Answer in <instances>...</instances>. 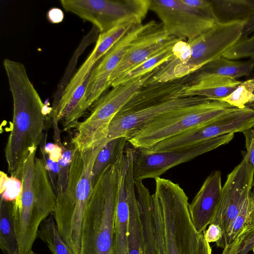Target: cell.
<instances>
[{
	"label": "cell",
	"instance_id": "obj_26",
	"mask_svg": "<svg viewBox=\"0 0 254 254\" xmlns=\"http://www.w3.org/2000/svg\"><path fill=\"white\" fill-rule=\"evenodd\" d=\"M13 208L12 201L0 198V247L4 254H19Z\"/></svg>",
	"mask_w": 254,
	"mask_h": 254
},
{
	"label": "cell",
	"instance_id": "obj_16",
	"mask_svg": "<svg viewBox=\"0 0 254 254\" xmlns=\"http://www.w3.org/2000/svg\"><path fill=\"white\" fill-rule=\"evenodd\" d=\"M181 40L171 36L161 23L152 24L131 43L109 78L112 83L119 76L139 64L157 52Z\"/></svg>",
	"mask_w": 254,
	"mask_h": 254
},
{
	"label": "cell",
	"instance_id": "obj_40",
	"mask_svg": "<svg viewBox=\"0 0 254 254\" xmlns=\"http://www.w3.org/2000/svg\"><path fill=\"white\" fill-rule=\"evenodd\" d=\"M197 254H211V248L206 241L203 232L199 237Z\"/></svg>",
	"mask_w": 254,
	"mask_h": 254
},
{
	"label": "cell",
	"instance_id": "obj_19",
	"mask_svg": "<svg viewBox=\"0 0 254 254\" xmlns=\"http://www.w3.org/2000/svg\"><path fill=\"white\" fill-rule=\"evenodd\" d=\"M142 21L136 16H129L109 30L100 33L93 50L73 76L72 79L77 82L82 81L111 48L134 27L142 24Z\"/></svg>",
	"mask_w": 254,
	"mask_h": 254
},
{
	"label": "cell",
	"instance_id": "obj_41",
	"mask_svg": "<svg viewBox=\"0 0 254 254\" xmlns=\"http://www.w3.org/2000/svg\"><path fill=\"white\" fill-rule=\"evenodd\" d=\"M240 238L234 241L231 245L223 249L222 254H234L237 249Z\"/></svg>",
	"mask_w": 254,
	"mask_h": 254
},
{
	"label": "cell",
	"instance_id": "obj_31",
	"mask_svg": "<svg viewBox=\"0 0 254 254\" xmlns=\"http://www.w3.org/2000/svg\"><path fill=\"white\" fill-rule=\"evenodd\" d=\"M22 192L21 181L13 176H8L5 173L0 172V198L10 201L18 199Z\"/></svg>",
	"mask_w": 254,
	"mask_h": 254
},
{
	"label": "cell",
	"instance_id": "obj_36",
	"mask_svg": "<svg viewBox=\"0 0 254 254\" xmlns=\"http://www.w3.org/2000/svg\"><path fill=\"white\" fill-rule=\"evenodd\" d=\"M254 248V228L240 237L237 249L234 254H248Z\"/></svg>",
	"mask_w": 254,
	"mask_h": 254
},
{
	"label": "cell",
	"instance_id": "obj_28",
	"mask_svg": "<svg viewBox=\"0 0 254 254\" xmlns=\"http://www.w3.org/2000/svg\"><path fill=\"white\" fill-rule=\"evenodd\" d=\"M174 44L164 48L139 64L124 73L113 81L111 86L113 87L126 83L153 71L173 57Z\"/></svg>",
	"mask_w": 254,
	"mask_h": 254
},
{
	"label": "cell",
	"instance_id": "obj_4",
	"mask_svg": "<svg viewBox=\"0 0 254 254\" xmlns=\"http://www.w3.org/2000/svg\"><path fill=\"white\" fill-rule=\"evenodd\" d=\"M117 192L115 165H110L93 187L82 221L80 254H114Z\"/></svg>",
	"mask_w": 254,
	"mask_h": 254
},
{
	"label": "cell",
	"instance_id": "obj_39",
	"mask_svg": "<svg viewBox=\"0 0 254 254\" xmlns=\"http://www.w3.org/2000/svg\"><path fill=\"white\" fill-rule=\"evenodd\" d=\"M47 18L52 23H59L63 21L64 18V14L61 9L53 7L48 11Z\"/></svg>",
	"mask_w": 254,
	"mask_h": 254
},
{
	"label": "cell",
	"instance_id": "obj_27",
	"mask_svg": "<svg viewBox=\"0 0 254 254\" xmlns=\"http://www.w3.org/2000/svg\"><path fill=\"white\" fill-rule=\"evenodd\" d=\"M128 144V139L125 137L108 140L97 156L93 166L91 178L93 187L105 169L110 165L116 164Z\"/></svg>",
	"mask_w": 254,
	"mask_h": 254
},
{
	"label": "cell",
	"instance_id": "obj_22",
	"mask_svg": "<svg viewBox=\"0 0 254 254\" xmlns=\"http://www.w3.org/2000/svg\"><path fill=\"white\" fill-rule=\"evenodd\" d=\"M216 22L248 21L254 18V0H211Z\"/></svg>",
	"mask_w": 254,
	"mask_h": 254
},
{
	"label": "cell",
	"instance_id": "obj_6",
	"mask_svg": "<svg viewBox=\"0 0 254 254\" xmlns=\"http://www.w3.org/2000/svg\"><path fill=\"white\" fill-rule=\"evenodd\" d=\"M238 108L221 100H209L164 114L145 125L128 139L134 148L147 149Z\"/></svg>",
	"mask_w": 254,
	"mask_h": 254
},
{
	"label": "cell",
	"instance_id": "obj_44",
	"mask_svg": "<svg viewBox=\"0 0 254 254\" xmlns=\"http://www.w3.org/2000/svg\"><path fill=\"white\" fill-rule=\"evenodd\" d=\"M253 253H254V248L253 249Z\"/></svg>",
	"mask_w": 254,
	"mask_h": 254
},
{
	"label": "cell",
	"instance_id": "obj_12",
	"mask_svg": "<svg viewBox=\"0 0 254 254\" xmlns=\"http://www.w3.org/2000/svg\"><path fill=\"white\" fill-rule=\"evenodd\" d=\"M254 183V169L245 154L241 163L228 175L222 188L217 209L210 223L220 226L223 235L241 210Z\"/></svg>",
	"mask_w": 254,
	"mask_h": 254
},
{
	"label": "cell",
	"instance_id": "obj_33",
	"mask_svg": "<svg viewBox=\"0 0 254 254\" xmlns=\"http://www.w3.org/2000/svg\"><path fill=\"white\" fill-rule=\"evenodd\" d=\"M223 56L233 60L245 58L254 60V34L240 40Z\"/></svg>",
	"mask_w": 254,
	"mask_h": 254
},
{
	"label": "cell",
	"instance_id": "obj_35",
	"mask_svg": "<svg viewBox=\"0 0 254 254\" xmlns=\"http://www.w3.org/2000/svg\"><path fill=\"white\" fill-rule=\"evenodd\" d=\"M40 145L41 154L42 157V159L45 164L53 189L56 192L59 172L58 163L51 159L48 154L45 151L43 146L41 144Z\"/></svg>",
	"mask_w": 254,
	"mask_h": 254
},
{
	"label": "cell",
	"instance_id": "obj_17",
	"mask_svg": "<svg viewBox=\"0 0 254 254\" xmlns=\"http://www.w3.org/2000/svg\"><path fill=\"white\" fill-rule=\"evenodd\" d=\"M222 188L221 173L213 171L189 203L190 218L197 233L203 232L212 221L220 202Z\"/></svg>",
	"mask_w": 254,
	"mask_h": 254
},
{
	"label": "cell",
	"instance_id": "obj_9",
	"mask_svg": "<svg viewBox=\"0 0 254 254\" xmlns=\"http://www.w3.org/2000/svg\"><path fill=\"white\" fill-rule=\"evenodd\" d=\"M60 2L66 11L92 23L100 33L129 16L142 21L150 6V0H61Z\"/></svg>",
	"mask_w": 254,
	"mask_h": 254
},
{
	"label": "cell",
	"instance_id": "obj_1",
	"mask_svg": "<svg viewBox=\"0 0 254 254\" xmlns=\"http://www.w3.org/2000/svg\"><path fill=\"white\" fill-rule=\"evenodd\" d=\"M4 67L13 99V119L4 148L8 172L15 177L44 135L46 106L31 82L25 65L5 59Z\"/></svg>",
	"mask_w": 254,
	"mask_h": 254
},
{
	"label": "cell",
	"instance_id": "obj_30",
	"mask_svg": "<svg viewBox=\"0 0 254 254\" xmlns=\"http://www.w3.org/2000/svg\"><path fill=\"white\" fill-rule=\"evenodd\" d=\"M238 109H243L254 101V83L250 79L243 82L229 96L222 99Z\"/></svg>",
	"mask_w": 254,
	"mask_h": 254
},
{
	"label": "cell",
	"instance_id": "obj_13",
	"mask_svg": "<svg viewBox=\"0 0 254 254\" xmlns=\"http://www.w3.org/2000/svg\"><path fill=\"white\" fill-rule=\"evenodd\" d=\"M210 100L201 96H186L126 113H118L111 121L107 139L125 137L128 139L145 125L169 112Z\"/></svg>",
	"mask_w": 254,
	"mask_h": 254
},
{
	"label": "cell",
	"instance_id": "obj_37",
	"mask_svg": "<svg viewBox=\"0 0 254 254\" xmlns=\"http://www.w3.org/2000/svg\"><path fill=\"white\" fill-rule=\"evenodd\" d=\"M246 142V153L254 169V128L252 127L243 132Z\"/></svg>",
	"mask_w": 254,
	"mask_h": 254
},
{
	"label": "cell",
	"instance_id": "obj_23",
	"mask_svg": "<svg viewBox=\"0 0 254 254\" xmlns=\"http://www.w3.org/2000/svg\"><path fill=\"white\" fill-rule=\"evenodd\" d=\"M254 228V183L249 196L241 210L232 221L221 238L216 243L224 249L245 233Z\"/></svg>",
	"mask_w": 254,
	"mask_h": 254
},
{
	"label": "cell",
	"instance_id": "obj_38",
	"mask_svg": "<svg viewBox=\"0 0 254 254\" xmlns=\"http://www.w3.org/2000/svg\"><path fill=\"white\" fill-rule=\"evenodd\" d=\"M203 233L205 239L208 243H216L221 238L223 233L220 227L215 224H210L207 229Z\"/></svg>",
	"mask_w": 254,
	"mask_h": 254
},
{
	"label": "cell",
	"instance_id": "obj_18",
	"mask_svg": "<svg viewBox=\"0 0 254 254\" xmlns=\"http://www.w3.org/2000/svg\"><path fill=\"white\" fill-rule=\"evenodd\" d=\"M186 76L172 81L144 84L119 113H126L161 103L169 100L187 96V88L192 83Z\"/></svg>",
	"mask_w": 254,
	"mask_h": 254
},
{
	"label": "cell",
	"instance_id": "obj_42",
	"mask_svg": "<svg viewBox=\"0 0 254 254\" xmlns=\"http://www.w3.org/2000/svg\"><path fill=\"white\" fill-rule=\"evenodd\" d=\"M250 79L254 83V76L250 78ZM247 106H249L251 108H252L253 109H254V101L251 103V104H250L249 105Z\"/></svg>",
	"mask_w": 254,
	"mask_h": 254
},
{
	"label": "cell",
	"instance_id": "obj_24",
	"mask_svg": "<svg viewBox=\"0 0 254 254\" xmlns=\"http://www.w3.org/2000/svg\"><path fill=\"white\" fill-rule=\"evenodd\" d=\"M134 181L130 184L128 192V253L144 254L143 229L136 196Z\"/></svg>",
	"mask_w": 254,
	"mask_h": 254
},
{
	"label": "cell",
	"instance_id": "obj_43",
	"mask_svg": "<svg viewBox=\"0 0 254 254\" xmlns=\"http://www.w3.org/2000/svg\"><path fill=\"white\" fill-rule=\"evenodd\" d=\"M30 254H35V253L33 252H32Z\"/></svg>",
	"mask_w": 254,
	"mask_h": 254
},
{
	"label": "cell",
	"instance_id": "obj_45",
	"mask_svg": "<svg viewBox=\"0 0 254 254\" xmlns=\"http://www.w3.org/2000/svg\"><path fill=\"white\" fill-rule=\"evenodd\" d=\"M253 127L254 128V126Z\"/></svg>",
	"mask_w": 254,
	"mask_h": 254
},
{
	"label": "cell",
	"instance_id": "obj_34",
	"mask_svg": "<svg viewBox=\"0 0 254 254\" xmlns=\"http://www.w3.org/2000/svg\"><path fill=\"white\" fill-rule=\"evenodd\" d=\"M154 232L158 254H167L165 245L163 225L160 206L156 194H152Z\"/></svg>",
	"mask_w": 254,
	"mask_h": 254
},
{
	"label": "cell",
	"instance_id": "obj_21",
	"mask_svg": "<svg viewBox=\"0 0 254 254\" xmlns=\"http://www.w3.org/2000/svg\"><path fill=\"white\" fill-rule=\"evenodd\" d=\"M135 190L144 235V254H158L154 232L153 199L142 181H135Z\"/></svg>",
	"mask_w": 254,
	"mask_h": 254
},
{
	"label": "cell",
	"instance_id": "obj_29",
	"mask_svg": "<svg viewBox=\"0 0 254 254\" xmlns=\"http://www.w3.org/2000/svg\"><path fill=\"white\" fill-rule=\"evenodd\" d=\"M38 238L48 246L52 254H74L58 232L53 213L41 224Z\"/></svg>",
	"mask_w": 254,
	"mask_h": 254
},
{
	"label": "cell",
	"instance_id": "obj_10",
	"mask_svg": "<svg viewBox=\"0 0 254 254\" xmlns=\"http://www.w3.org/2000/svg\"><path fill=\"white\" fill-rule=\"evenodd\" d=\"M234 137V133L226 134L190 147L171 151L152 152L145 149L132 147L134 179L142 181L159 178L176 166L228 143Z\"/></svg>",
	"mask_w": 254,
	"mask_h": 254
},
{
	"label": "cell",
	"instance_id": "obj_2",
	"mask_svg": "<svg viewBox=\"0 0 254 254\" xmlns=\"http://www.w3.org/2000/svg\"><path fill=\"white\" fill-rule=\"evenodd\" d=\"M37 149L22 164L15 177L22 183L21 196L13 202L19 254H30L41 223L54 212L56 193Z\"/></svg>",
	"mask_w": 254,
	"mask_h": 254
},
{
	"label": "cell",
	"instance_id": "obj_32",
	"mask_svg": "<svg viewBox=\"0 0 254 254\" xmlns=\"http://www.w3.org/2000/svg\"><path fill=\"white\" fill-rule=\"evenodd\" d=\"M63 152L61 158L58 163L59 172L58 178L56 193L64 191L67 186L70 163L75 150V147L72 143L69 146H63Z\"/></svg>",
	"mask_w": 254,
	"mask_h": 254
},
{
	"label": "cell",
	"instance_id": "obj_20",
	"mask_svg": "<svg viewBox=\"0 0 254 254\" xmlns=\"http://www.w3.org/2000/svg\"><path fill=\"white\" fill-rule=\"evenodd\" d=\"M242 81L225 76L197 73L187 88V96H201L221 100L232 93Z\"/></svg>",
	"mask_w": 254,
	"mask_h": 254
},
{
	"label": "cell",
	"instance_id": "obj_14",
	"mask_svg": "<svg viewBox=\"0 0 254 254\" xmlns=\"http://www.w3.org/2000/svg\"><path fill=\"white\" fill-rule=\"evenodd\" d=\"M139 24L131 29L96 64L91 73L83 103L86 111L101 97L110 87L109 78L121 62L124 55L132 41L153 23Z\"/></svg>",
	"mask_w": 254,
	"mask_h": 254
},
{
	"label": "cell",
	"instance_id": "obj_11",
	"mask_svg": "<svg viewBox=\"0 0 254 254\" xmlns=\"http://www.w3.org/2000/svg\"><path fill=\"white\" fill-rule=\"evenodd\" d=\"M149 10L161 20L166 30L181 40L192 39L212 28L214 19L184 0H150Z\"/></svg>",
	"mask_w": 254,
	"mask_h": 254
},
{
	"label": "cell",
	"instance_id": "obj_8",
	"mask_svg": "<svg viewBox=\"0 0 254 254\" xmlns=\"http://www.w3.org/2000/svg\"><path fill=\"white\" fill-rule=\"evenodd\" d=\"M246 22H216L210 29L189 40L191 50L187 62L174 73L172 80L184 78L198 71L237 44L242 36Z\"/></svg>",
	"mask_w": 254,
	"mask_h": 254
},
{
	"label": "cell",
	"instance_id": "obj_5",
	"mask_svg": "<svg viewBox=\"0 0 254 254\" xmlns=\"http://www.w3.org/2000/svg\"><path fill=\"white\" fill-rule=\"evenodd\" d=\"M160 206L167 254H197L201 234L195 230L190 214L188 197L178 184L155 179Z\"/></svg>",
	"mask_w": 254,
	"mask_h": 254
},
{
	"label": "cell",
	"instance_id": "obj_3",
	"mask_svg": "<svg viewBox=\"0 0 254 254\" xmlns=\"http://www.w3.org/2000/svg\"><path fill=\"white\" fill-rule=\"evenodd\" d=\"M107 141L83 150L75 147L66 188L56 194L54 220L61 238L74 254L80 253L82 221L93 189V166Z\"/></svg>",
	"mask_w": 254,
	"mask_h": 254
},
{
	"label": "cell",
	"instance_id": "obj_7",
	"mask_svg": "<svg viewBox=\"0 0 254 254\" xmlns=\"http://www.w3.org/2000/svg\"><path fill=\"white\" fill-rule=\"evenodd\" d=\"M153 71L113 87L101 97L95 103L90 114L77 124L71 141L74 147L83 150L106 141L111 121L151 77Z\"/></svg>",
	"mask_w": 254,
	"mask_h": 254
},
{
	"label": "cell",
	"instance_id": "obj_15",
	"mask_svg": "<svg viewBox=\"0 0 254 254\" xmlns=\"http://www.w3.org/2000/svg\"><path fill=\"white\" fill-rule=\"evenodd\" d=\"M118 192L114 224V254H128V226L129 216L128 192L135 181L133 170V154L125 150L115 164Z\"/></svg>",
	"mask_w": 254,
	"mask_h": 254
},
{
	"label": "cell",
	"instance_id": "obj_25",
	"mask_svg": "<svg viewBox=\"0 0 254 254\" xmlns=\"http://www.w3.org/2000/svg\"><path fill=\"white\" fill-rule=\"evenodd\" d=\"M254 69V59L240 61L221 56L206 64L197 73L225 76L237 79L251 75Z\"/></svg>",
	"mask_w": 254,
	"mask_h": 254
}]
</instances>
